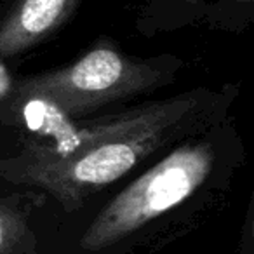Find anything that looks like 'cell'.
<instances>
[{
  "mask_svg": "<svg viewBox=\"0 0 254 254\" xmlns=\"http://www.w3.org/2000/svg\"><path fill=\"white\" fill-rule=\"evenodd\" d=\"M198 106L197 94L138 106L56 146L30 148L12 159H0V178L42 188L64 211H77L96 191L120 180L185 131Z\"/></svg>",
  "mask_w": 254,
  "mask_h": 254,
  "instance_id": "6da1fadb",
  "label": "cell"
},
{
  "mask_svg": "<svg viewBox=\"0 0 254 254\" xmlns=\"http://www.w3.org/2000/svg\"><path fill=\"white\" fill-rule=\"evenodd\" d=\"M214 150L207 143L185 145L124 188L94 218L80 239L85 251H101L143 228L187 200L211 174Z\"/></svg>",
  "mask_w": 254,
  "mask_h": 254,
  "instance_id": "7a4b0ae2",
  "label": "cell"
},
{
  "mask_svg": "<svg viewBox=\"0 0 254 254\" xmlns=\"http://www.w3.org/2000/svg\"><path fill=\"white\" fill-rule=\"evenodd\" d=\"M166 71L155 61H134L99 46L63 70L26 78L19 92L60 108L63 113L92 112L160 85Z\"/></svg>",
  "mask_w": 254,
  "mask_h": 254,
  "instance_id": "3957f363",
  "label": "cell"
},
{
  "mask_svg": "<svg viewBox=\"0 0 254 254\" xmlns=\"http://www.w3.org/2000/svg\"><path fill=\"white\" fill-rule=\"evenodd\" d=\"M78 0H19L0 25V58L39 44L73 12Z\"/></svg>",
  "mask_w": 254,
  "mask_h": 254,
  "instance_id": "277c9868",
  "label": "cell"
},
{
  "mask_svg": "<svg viewBox=\"0 0 254 254\" xmlns=\"http://www.w3.org/2000/svg\"><path fill=\"white\" fill-rule=\"evenodd\" d=\"M37 240L18 198L0 200V254H35Z\"/></svg>",
  "mask_w": 254,
  "mask_h": 254,
  "instance_id": "5b68a950",
  "label": "cell"
},
{
  "mask_svg": "<svg viewBox=\"0 0 254 254\" xmlns=\"http://www.w3.org/2000/svg\"><path fill=\"white\" fill-rule=\"evenodd\" d=\"M9 85H11V78H9L7 71H5V68L0 64V98L7 92Z\"/></svg>",
  "mask_w": 254,
  "mask_h": 254,
  "instance_id": "8992f818",
  "label": "cell"
},
{
  "mask_svg": "<svg viewBox=\"0 0 254 254\" xmlns=\"http://www.w3.org/2000/svg\"><path fill=\"white\" fill-rule=\"evenodd\" d=\"M190 2H197V0H190Z\"/></svg>",
  "mask_w": 254,
  "mask_h": 254,
  "instance_id": "52a82bcc",
  "label": "cell"
},
{
  "mask_svg": "<svg viewBox=\"0 0 254 254\" xmlns=\"http://www.w3.org/2000/svg\"><path fill=\"white\" fill-rule=\"evenodd\" d=\"M237 254H246V253H237Z\"/></svg>",
  "mask_w": 254,
  "mask_h": 254,
  "instance_id": "ba28073f",
  "label": "cell"
}]
</instances>
